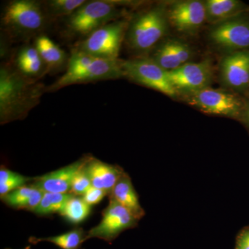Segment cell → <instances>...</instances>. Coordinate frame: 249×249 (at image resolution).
Instances as JSON below:
<instances>
[{"label":"cell","mask_w":249,"mask_h":249,"mask_svg":"<svg viewBox=\"0 0 249 249\" xmlns=\"http://www.w3.org/2000/svg\"><path fill=\"white\" fill-rule=\"evenodd\" d=\"M107 196V193L99 188L91 186L88 191L82 196L85 202L90 206L99 204L104 199L105 196Z\"/></svg>","instance_id":"28"},{"label":"cell","mask_w":249,"mask_h":249,"mask_svg":"<svg viewBox=\"0 0 249 249\" xmlns=\"http://www.w3.org/2000/svg\"><path fill=\"white\" fill-rule=\"evenodd\" d=\"M168 25L165 5L146 8L129 19L124 43L137 58L145 57L166 35Z\"/></svg>","instance_id":"4"},{"label":"cell","mask_w":249,"mask_h":249,"mask_svg":"<svg viewBox=\"0 0 249 249\" xmlns=\"http://www.w3.org/2000/svg\"><path fill=\"white\" fill-rule=\"evenodd\" d=\"M128 4L114 0L87 1L65 19L62 34L69 39L83 40L99 28L124 18V6Z\"/></svg>","instance_id":"5"},{"label":"cell","mask_w":249,"mask_h":249,"mask_svg":"<svg viewBox=\"0 0 249 249\" xmlns=\"http://www.w3.org/2000/svg\"><path fill=\"white\" fill-rule=\"evenodd\" d=\"M211 42L229 52L249 49V19L238 16L213 25L209 33Z\"/></svg>","instance_id":"10"},{"label":"cell","mask_w":249,"mask_h":249,"mask_svg":"<svg viewBox=\"0 0 249 249\" xmlns=\"http://www.w3.org/2000/svg\"><path fill=\"white\" fill-rule=\"evenodd\" d=\"M71 193H45L40 204L33 213L36 215L48 216L55 213L60 214L67 200L71 197Z\"/></svg>","instance_id":"25"},{"label":"cell","mask_w":249,"mask_h":249,"mask_svg":"<svg viewBox=\"0 0 249 249\" xmlns=\"http://www.w3.org/2000/svg\"><path fill=\"white\" fill-rule=\"evenodd\" d=\"M24 249H31L30 246L29 247H26V248H24Z\"/></svg>","instance_id":"31"},{"label":"cell","mask_w":249,"mask_h":249,"mask_svg":"<svg viewBox=\"0 0 249 249\" xmlns=\"http://www.w3.org/2000/svg\"><path fill=\"white\" fill-rule=\"evenodd\" d=\"M34 178L24 176L1 165L0 168V197L32 182Z\"/></svg>","instance_id":"26"},{"label":"cell","mask_w":249,"mask_h":249,"mask_svg":"<svg viewBox=\"0 0 249 249\" xmlns=\"http://www.w3.org/2000/svg\"><path fill=\"white\" fill-rule=\"evenodd\" d=\"M91 155H85L71 164L62 167L34 178L31 184L44 193H70L73 179L83 167L92 158Z\"/></svg>","instance_id":"13"},{"label":"cell","mask_w":249,"mask_h":249,"mask_svg":"<svg viewBox=\"0 0 249 249\" xmlns=\"http://www.w3.org/2000/svg\"><path fill=\"white\" fill-rule=\"evenodd\" d=\"M87 235L88 232H85L83 228L76 227L61 235L48 237H31L29 241L34 245L47 242L53 244L61 249H80L82 245L87 241Z\"/></svg>","instance_id":"22"},{"label":"cell","mask_w":249,"mask_h":249,"mask_svg":"<svg viewBox=\"0 0 249 249\" xmlns=\"http://www.w3.org/2000/svg\"></svg>","instance_id":"32"},{"label":"cell","mask_w":249,"mask_h":249,"mask_svg":"<svg viewBox=\"0 0 249 249\" xmlns=\"http://www.w3.org/2000/svg\"><path fill=\"white\" fill-rule=\"evenodd\" d=\"M204 5L206 22L213 25L238 17L248 9L238 0H207Z\"/></svg>","instance_id":"20"},{"label":"cell","mask_w":249,"mask_h":249,"mask_svg":"<svg viewBox=\"0 0 249 249\" xmlns=\"http://www.w3.org/2000/svg\"><path fill=\"white\" fill-rule=\"evenodd\" d=\"M23 76L40 81L48 74L47 67L34 43H24L11 54L8 61Z\"/></svg>","instance_id":"15"},{"label":"cell","mask_w":249,"mask_h":249,"mask_svg":"<svg viewBox=\"0 0 249 249\" xmlns=\"http://www.w3.org/2000/svg\"><path fill=\"white\" fill-rule=\"evenodd\" d=\"M168 76L177 93L187 95L197 92L211 85L213 79L212 63L209 60L188 62L174 71H168Z\"/></svg>","instance_id":"11"},{"label":"cell","mask_w":249,"mask_h":249,"mask_svg":"<svg viewBox=\"0 0 249 249\" xmlns=\"http://www.w3.org/2000/svg\"><path fill=\"white\" fill-rule=\"evenodd\" d=\"M44 192L29 183L11 192L1 198L6 206L17 210H26L33 212L40 204Z\"/></svg>","instance_id":"21"},{"label":"cell","mask_w":249,"mask_h":249,"mask_svg":"<svg viewBox=\"0 0 249 249\" xmlns=\"http://www.w3.org/2000/svg\"><path fill=\"white\" fill-rule=\"evenodd\" d=\"M85 169L92 186L106 191L107 196L124 173L119 165L109 164L93 157L85 165Z\"/></svg>","instance_id":"17"},{"label":"cell","mask_w":249,"mask_h":249,"mask_svg":"<svg viewBox=\"0 0 249 249\" xmlns=\"http://www.w3.org/2000/svg\"><path fill=\"white\" fill-rule=\"evenodd\" d=\"M186 102L206 114L240 119L245 102L233 93L211 88L184 95Z\"/></svg>","instance_id":"8"},{"label":"cell","mask_w":249,"mask_h":249,"mask_svg":"<svg viewBox=\"0 0 249 249\" xmlns=\"http://www.w3.org/2000/svg\"><path fill=\"white\" fill-rule=\"evenodd\" d=\"M190 46L178 39H168L154 49L152 60L166 71H174L189 62L192 56Z\"/></svg>","instance_id":"16"},{"label":"cell","mask_w":249,"mask_h":249,"mask_svg":"<svg viewBox=\"0 0 249 249\" xmlns=\"http://www.w3.org/2000/svg\"><path fill=\"white\" fill-rule=\"evenodd\" d=\"M85 165L77 173L72 183L71 189L70 193L76 196H83L89 188L92 186L89 175L85 169Z\"/></svg>","instance_id":"27"},{"label":"cell","mask_w":249,"mask_h":249,"mask_svg":"<svg viewBox=\"0 0 249 249\" xmlns=\"http://www.w3.org/2000/svg\"><path fill=\"white\" fill-rule=\"evenodd\" d=\"M121 61L98 58L72 49L66 70L47 87V92H55L72 85L124 78Z\"/></svg>","instance_id":"3"},{"label":"cell","mask_w":249,"mask_h":249,"mask_svg":"<svg viewBox=\"0 0 249 249\" xmlns=\"http://www.w3.org/2000/svg\"><path fill=\"white\" fill-rule=\"evenodd\" d=\"M47 87L21 75L9 62L0 67V124L23 120L40 103Z\"/></svg>","instance_id":"1"},{"label":"cell","mask_w":249,"mask_h":249,"mask_svg":"<svg viewBox=\"0 0 249 249\" xmlns=\"http://www.w3.org/2000/svg\"><path fill=\"white\" fill-rule=\"evenodd\" d=\"M85 0H48L42 1L44 9L51 23L58 19H65L71 16Z\"/></svg>","instance_id":"23"},{"label":"cell","mask_w":249,"mask_h":249,"mask_svg":"<svg viewBox=\"0 0 249 249\" xmlns=\"http://www.w3.org/2000/svg\"><path fill=\"white\" fill-rule=\"evenodd\" d=\"M128 210L138 220L142 219L145 213L139 201V196L134 189L132 179L124 172L119 178L109 196Z\"/></svg>","instance_id":"19"},{"label":"cell","mask_w":249,"mask_h":249,"mask_svg":"<svg viewBox=\"0 0 249 249\" xmlns=\"http://www.w3.org/2000/svg\"><path fill=\"white\" fill-rule=\"evenodd\" d=\"M124 77L137 84L170 96L176 97V90L174 89L168 76V71L162 69L153 60L147 57H138L121 61Z\"/></svg>","instance_id":"7"},{"label":"cell","mask_w":249,"mask_h":249,"mask_svg":"<svg viewBox=\"0 0 249 249\" xmlns=\"http://www.w3.org/2000/svg\"><path fill=\"white\" fill-rule=\"evenodd\" d=\"M169 23L178 32L185 34H196L206 19L204 1L198 0L177 1L167 6Z\"/></svg>","instance_id":"12"},{"label":"cell","mask_w":249,"mask_h":249,"mask_svg":"<svg viewBox=\"0 0 249 249\" xmlns=\"http://www.w3.org/2000/svg\"><path fill=\"white\" fill-rule=\"evenodd\" d=\"M52 23L42 1L12 0L4 4L1 14V36L10 43L24 42L45 34Z\"/></svg>","instance_id":"2"},{"label":"cell","mask_w":249,"mask_h":249,"mask_svg":"<svg viewBox=\"0 0 249 249\" xmlns=\"http://www.w3.org/2000/svg\"><path fill=\"white\" fill-rule=\"evenodd\" d=\"M91 211V206L85 202L82 196L72 195L60 214L72 224H78L88 218Z\"/></svg>","instance_id":"24"},{"label":"cell","mask_w":249,"mask_h":249,"mask_svg":"<svg viewBox=\"0 0 249 249\" xmlns=\"http://www.w3.org/2000/svg\"><path fill=\"white\" fill-rule=\"evenodd\" d=\"M47 67L48 74H55L66 70L70 56L45 34L37 36L34 42Z\"/></svg>","instance_id":"18"},{"label":"cell","mask_w":249,"mask_h":249,"mask_svg":"<svg viewBox=\"0 0 249 249\" xmlns=\"http://www.w3.org/2000/svg\"><path fill=\"white\" fill-rule=\"evenodd\" d=\"M107 207L102 211L101 222L88 232L87 240L98 238L111 244L119 235L137 227L139 220L114 199H109Z\"/></svg>","instance_id":"9"},{"label":"cell","mask_w":249,"mask_h":249,"mask_svg":"<svg viewBox=\"0 0 249 249\" xmlns=\"http://www.w3.org/2000/svg\"><path fill=\"white\" fill-rule=\"evenodd\" d=\"M221 79L224 85L237 92H249V49L228 53L220 65Z\"/></svg>","instance_id":"14"},{"label":"cell","mask_w":249,"mask_h":249,"mask_svg":"<svg viewBox=\"0 0 249 249\" xmlns=\"http://www.w3.org/2000/svg\"><path fill=\"white\" fill-rule=\"evenodd\" d=\"M249 128V101L245 102V107L240 118Z\"/></svg>","instance_id":"30"},{"label":"cell","mask_w":249,"mask_h":249,"mask_svg":"<svg viewBox=\"0 0 249 249\" xmlns=\"http://www.w3.org/2000/svg\"><path fill=\"white\" fill-rule=\"evenodd\" d=\"M235 249H249V227L241 231L237 235Z\"/></svg>","instance_id":"29"},{"label":"cell","mask_w":249,"mask_h":249,"mask_svg":"<svg viewBox=\"0 0 249 249\" xmlns=\"http://www.w3.org/2000/svg\"><path fill=\"white\" fill-rule=\"evenodd\" d=\"M128 22L124 18L109 23L78 41L72 49L98 58L119 60Z\"/></svg>","instance_id":"6"}]
</instances>
